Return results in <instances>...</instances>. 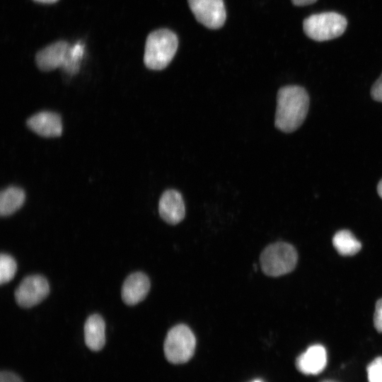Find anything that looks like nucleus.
Masks as SVG:
<instances>
[{"mask_svg":"<svg viewBox=\"0 0 382 382\" xmlns=\"http://www.w3.org/2000/svg\"><path fill=\"white\" fill-rule=\"evenodd\" d=\"M263 272L270 277H279L291 272L296 267L298 254L293 245L277 242L268 245L260 255Z\"/></svg>","mask_w":382,"mask_h":382,"instance_id":"20e7f679","label":"nucleus"},{"mask_svg":"<svg viewBox=\"0 0 382 382\" xmlns=\"http://www.w3.org/2000/svg\"><path fill=\"white\" fill-rule=\"evenodd\" d=\"M371 96L374 100L382 103V74L373 84L371 88Z\"/></svg>","mask_w":382,"mask_h":382,"instance_id":"aec40b11","label":"nucleus"},{"mask_svg":"<svg viewBox=\"0 0 382 382\" xmlns=\"http://www.w3.org/2000/svg\"><path fill=\"white\" fill-rule=\"evenodd\" d=\"M323 382H336V381H324Z\"/></svg>","mask_w":382,"mask_h":382,"instance_id":"a878e982","label":"nucleus"},{"mask_svg":"<svg viewBox=\"0 0 382 382\" xmlns=\"http://www.w3.org/2000/svg\"><path fill=\"white\" fill-rule=\"evenodd\" d=\"M50 293L47 280L41 275L26 277L15 291L16 303L23 308H30L42 301Z\"/></svg>","mask_w":382,"mask_h":382,"instance_id":"423d86ee","label":"nucleus"},{"mask_svg":"<svg viewBox=\"0 0 382 382\" xmlns=\"http://www.w3.org/2000/svg\"><path fill=\"white\" fill-rule=\"evenodd\" d=\"M318 0H291V2L294 5L297 6H303L313 4L316 3Z\"/></svg>","mask_w":382,"mask_h":382,"instance_id":"4be33fe9","label":"nucleus"},{"mask_svg":"<svg viewBox=\"0 0 382 382\" xmlns=\"http://www.w3.org/2000/svg\"><path fill=\"white\" fill-rule=\"evenodd\" d=\"M0 382H23L21 378L15 374L10 371H1L0 374Z\"/></svg>","mask_w":382,"mask_h":382,"instance_id":"412c9836","label":"nucleus"},{"mask_svg":"<svg viewBox=\"0 0 382 382\" xmlns=\"http://www.w3.org/2000/svg\"><path fill=\"white\" fill-rule=\"evenodd\" d=\"M369 382H382V357L374 359L367 366Z\"/></svg>","mask_w":382,"mask_h":382,"instance_id":"a211bd4d","label":"nucleus"},{"mask_svg":"<svg viewBox=\"0 0 382 382\" xmlns=\"http://www.w3.org/2000/svg\"><path fill=\"white\" fill-rule=\"evenodd\" d=\"M327 364V353L321 345L310 346L296 359V369L306 375H316L322 372Z\"/></svg>","mask_w":382,"mask_h":382,"instance_id":"9d476101","label":"nucleus"},{"mask_svg":"<svg viewBox=\"0 0 382 382\" xmlns=\"http://www.w3.org/2000/svg\"><path fill=\"white\" fill-rule=\"evenodd\" d=\"M198 22L210 29H218L225 23L226 15L223 0H187Z\"/></svg>","mask_w":382,"mask_h":382,"instance_id":"0eeeda50","label":"nucleus"},{"mask_svg":"<svg viewBox=\"0 0 382 382\" xmlns=\"http://www.w3.org/2000/svg\"><path fill=\"white\" fill-rule=\"evenodd\" d=\"M84 53V45L79 41L73 46H69L66 57L62 68L69 74H75L79 67V61Z\"/></svg>","mask_w":382,"mask_h":382,"instance_id":"dca6fc26","label":"nucleus"},{"mask_svg":"<svg viewBox=\"0 0 382 382\" xmlns=\"http://www.w3.org/2000/svg\"><path fill=\"white\" fill-rule=\"evenodd\" d=\"M158 212L161 217L170 224H177L185 215V207L182 195L175 190L165 191L159 200Z\"/></svg>","mask_w":382,"mask_h":382,"instance_id":"6e6552de","label":"nucleus"},{"mask_svg":"<svg viewBox=\"0 0 382 382\" xmlns=\"http://www.w3.org/2000/svg\"><path fill=\"white\" fill-rule=\"evenodd\" d=\"M178 45V37L171 30L158 29L151 32L146 40L144 64L153 70L165 69L173 59Z\"/></svg>","mask_w":382,"mask_h":382,"instance_id":"f03ea898","label":"nucleus"},{"mask_svg":"<svg viewBox=\"0 0 382 382\" xmlns=\"http://www.w3.org/2000/svg\"><path fill=\"white\" fill-rule=\"evenodd\" d=\"M195 347L196 338L192 331L186 325L178 324L168 332L163 350L169 362L180 364L192 358Z\"/></svg>","mask_w":382,"mask_h":382,"instance_id":"39448f33","label":"nucleus"},{"mask_svg":"<svg viewBox=\"0 0 382 382\" xmlns=\"http://www.w3.org/2000/svg\"><path fill=\"white\" fill-rule=\"evenodd\" d=\"M377 192L378 195L382 198V179L379 181L377 185Z\"/></svg>","mask_w":382,"mask_h":382,"instance_id":"5701e85b","label":"nucleus"},{"mask_svg":"<svg viewBox=\"0 0 382 382\" xmlns=\"http://www.w3.org/2000/svg\"><path fill=\"white\" fill-rule=\"evenodd\" d=\"M374 324L376 330L382 332V299L378 300L376 303Z\"/></svg>","mask_w":382,"mask_h":382,"instance_id":"6ab92c4d","label":"nucleus"},{"mask_svg":"<svg viewBox=\"0 0 382 382\" xmlns=\"http://www.w3.org/2000/svg\"><path fill=\"white\" fill-rule=\"evenodd\" d=\"M347 25L346 18L336 12L312 14L303 22V29L306 36L318 42L330 40L341 36Z\"/></svg>","mask_w":382,"mask_h":382,"instance_id":"7ed1b4c3","label":"nucleus"},{"mask_svg":"<svg viewBox=\"0 0 382 382\" xmlns=\"http://www.w3.org/2000/svg\"><path fill=\"white\" fill-rule=\"evenodd\" d=\"M105 324L98 314L90 316L84 325V338L86 346L93 351H99L105 343Z\"/></svg>","mask_w":382,"mask_h":382,"instance_id":"ddd939ff","label":"nucleus"},{"mask_svg":"<svg viewBox=\"0 0 382 382\" xmlns=\"http://www.w3.org/2000/svg\"><path fill=\"white\" fill-rule=\"evenodd\" d=\"M34 1L40 2V3H43V4H52L57 1L58 0H34Z\"/></svg>","mask_w":382,"mask_h":382,"instance_id":"b1692460","label":"nucleus"},{"mask_svg":"<svg viewBox=\"0 0 382 382\" xmlns=\"http://www.w3.org/2000/svg\"><path fill=\"white\" fill-rule=\"evenodd\" d=\"M252 382H262L261 380H255V381H253Z\"/></svg>","mask_w":382,"mask_h":382,"instance_id":"393cba45","label":"nucleus"},{"mask_svg":"<svg viewBox=\"0 0 382 382\" xmlns=\"http://www.w3.org/2000/svg\"><path fill=\"white\" fill-rule=\"evenodd\" d=\"M27 126L44 137H59L62 132L61 117L53 112L42 111L33 115L28 119Z\"/></svg>","mask_w":382,"mask_h":382,"instance_id":"9b49d317","label":"nucleus"},{"mask_svg":"<svg viewBox=\"0 0 382 382\" xmlns=\"http://www.w3.org/2000/svg\"><path fill=\"white\" fill-rule=\"evenodd\" d=\"M17 270V265L14 258L5 253H1L0 257V283H8L15 276Z\"/></svg>","mask_w":382,"mask_h":382,"instance_id":"f3484780","label":"nucleus"},{"mask_svg":"<svg viewBox=\"0 0 382 382\" xmlns=\"http://www.w3.org/2000/svg\"><path fill=\"white\" fill-rule=\"evenodd\" d=\"M332 244L338 253L344 256L354 255L361 248V243L348 230L337 231L332 238Z\"/></svg>","mask_w":382,"mask_h":382,"instance_id":"2eb2a0df","label":"nucleus"},{"mask_svg":"<svg viewBox=\"0 0 382 382\" xmlns=\"http://www.w3.org/2000/svg\"><path fill=\"white\" fill-rule=\"evenodd\" d=\"M25 198V192L20 187L10 186L3 190L0 194V214L11 215L22 207Z\"/></svg>","mask_w":382,"mask_h":382,"instance_id":"4468645a","label":"nucleus"},{"mask_svg":"<svg viewBox=\"0 0 382 382\" xmlns=\"http://www.w3.org/2000/svg\"><path fill=\"white\" fill-rule=\"evenodd\" d=\"M150 289L149 277L143 272H134L129 275L122 287V299L129 306L143 301Z\"/></svg>","mask_w":382,"mask_h":382,"instance_id":"f8f14e48","label":"nucleus"},{"mask_svg":"<svg viewBox=\"0 0 382 382\" xmlns=\"http://www.w3.org/2000/svg\"><path fill=\"white\" fill-rule=\"evenodd\" d=\"M69 45L66 41L55 42L40 50L35 55V62L41 71H50L64 64Z\"/></svg>","mask_w":382,"mask_h":382,"instance_id":"1a4fd4ad","label":"nucleus"},{"mask_svg":"<svg viewBox=\"0 0 382 382\" xmlns=\"http://www.w3.org/2000/svg\"><path fill=\"white\" fill-rule=\"evenodd\" d=\"M309 103V96L304 88L286 86L279 88L277 96L275 127L286 133L296 130L306 119Z\"/></svg>","mask_w":382,"mask_h":382,"instance_id":"f257e3e1","label":"nucleus"}]
</instances>
